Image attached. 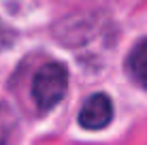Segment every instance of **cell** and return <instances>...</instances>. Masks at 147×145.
<instances>
[{
    "mask_svg": "<svg viewBox=\"0 0 147 145\" xmlns=\"http://www.w3.org/2000/svg\"><path fill=\"white\" fill-rule=\"evenodd\" d=\"M68 90V68L60 62H49L36 71L32 79V98L38 111H51Z\"/></svg>",
    "mask_w": 147,
    "mask_h": 145,
    "instance_id": "cell-1",
    "label": "cell"
},
{
    "mask_svg": "<svg viewBox=\"0 0 147 145\" xmlns=\"http://www.w3.org/2000/svg\"><path fill=\"white\" fill-rule=\"evenodd\" d=\"M113 119V103L107 94H92L79 111V126L85 130H102Z\"/></svg>",
    "mask_w": 147,
    "mask_h": 145,
    "instance_id": "cell-2",
    "label": "cell"
},
{
    "mask_svg": "<svg viewBox=\"0 0 147 145\" xmlns=\"http://www.w3.org/2000/svg\"><path fill=\"white\" fill-rule=\"evenodd\" d=\"M126 71L134 79V83L147 90V38L136 43L130 56L126 58Z\"/></svg>",
    "mask_w": 147,
    "mask_h": 145,
    "instance_id": "cell-3",
    "label": "cell"
},
{
    "mask_svg": "<svg viewBox=\"0 0 147 145\" xmlns=\"http://www.w3.org/2000/svg\"><path fill=\"white\" fill-rule=\"evenodd\" d=\"M17 132V115L9 105L0 103V145H11Z\"/></svg>",
    "mask_w": 147,
    "mask_h": 145,
    "instance_id": "cell-4",
    "label": "cell"
}]
</instances>
